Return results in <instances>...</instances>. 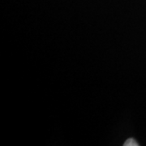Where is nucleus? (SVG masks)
Wrapping results in <instances>:
<instances>
[{
	"label": "nucleus",
	"instance_id": "f257e3e1",
	"mask_svg": "<svg viewBox=\"0 0 146 146\" xmlns=\"http://www.w3.org/2000/svg\"><path fill=\"white\" fill-rule=\"evenodd\" d=\"M123 145L124 146H138L139 145V144L136 142V141L135 140V139H133V138H129L128 140H127V141L124 142Z\"/></svg>",
	"mask_w": 146,
	"mask_h": 146
}]
</instances>
